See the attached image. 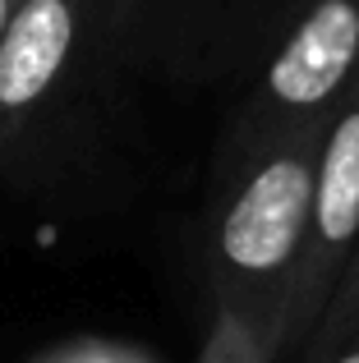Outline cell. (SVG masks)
I'll return each mask as SVG.
<instances>
[{"instance_id": "obj_4", "label": "cell", "mask_w": 359, "mask_h": 363, "mask_svg": "<svg viewBox=\"0 0 359 363\" xmlns=\"http://www.w3.org/2000/svg\"><path fill=\"white\" fill-rule=\"evenodd\" d=\"M134 74L221 79L267 55L290 18V0H111Z\"/></svg>"}, {"instance_id": "obj_2", "label": "cell", "mask_w": 359, "mask_h": 363, "mask_svg": "<svg viewBox=\"0 0 359 363\" xmlns=\"http://www.w3.org/2000/svg\"><path fill=\"white\" fill-rule=\"evenodd\" d=\"M327 124H309L216 170L207 225V290L212 308L240 313L249 327L286 345V318L304 267L314 179Z\"/></svg>"}, {"instance_id": "obj_7", "label": "cell", "mask_w": 359, "mask_h": 363, "mask_svg": "<svg viewBox=\"0 0 359 363\" xmlns=\"http://www.w3.org/2000/svg\"><path fill=\"white\" fill-rule=\"evenodd\" d=\"M355 331H359V253H355L350 272H346L341 290H336V299L327 303V313H323V322H318V331L309 336V350L318 354V350L336 345V340L355 336Z\"/></svg>"}, {"instance_id": "obj_8", "label": "cell", "mask_w": 359, "mask_h": 363, "mask_svg": "<svg viewBox=\"0 0 359 363\" xmlns=\"http://www.w3.org/2000/svg\"><path fill=\"white\" fill-rule=\"evenodd\" d=\"M314 363H359V331L346 336V340H336V345H327V350H318Z\"/></svg>"}, {"instance_id": "obj_5", "label": "cell", "mask_w": 359, "mask_h": 363, "mask_svg": "<svg viewBox=\"0 0 359 363\" xmlns=\"http://www.w3.org/2000/svg\"><path fill=\"white\" fill-rule=\"evenodd\" d=\"M355 253H359V88L350 92V101L327 120V133H323L304 267H299L295 299H290L281 354L318 331L327 303L336 299L346 272H350Z\"/></svg>"}, {"instance_id": "obj_9", "label": "cell", "mask_w": 359, "mask_h": 363, "mask_svg": "<svg viewBox=\"0 0 359 363\" xmlns=\"http://www.w3.org/2000/svg\"><path fill=\"white\" fill-rule=\"evenodd\" d=\"M18 5H23V0H0V42H5V33H9V23H14V14H18Z\"/></svg>"}, {"instance_id": "obj_3", "label": "cell", "mask_w": 359, "mask_h": 363, "mask_svg": "<svg viewBox=\"0 0 359 363\" xmlns=\"http://www.w3.org/2000/svg\"><path fill=\"white\" fill-rule=\"evenodd\" d=\"M359 88V0H304L258 60L226 124L216 170L309 124H327Z\"/></svg>"}, {"instance_id": "obj_1", "label": "cell", "mask_w": 359, "mask_h": 363, "mask_svg": "<svg viewBox=\"0 0 359 363\" xmlns=\"http://www.w3.org/2000/svg\"><path fill=\"white\" fill-rule=\"evenodd\" d=\"M120 74L134 69L111 0H23L0 42V184H60L97 138Z\"/></svg>"}, {"instance_id": "obj_10", "label": "cell", "mask_w": 359, "mask_h": 363, "mask_svg": "<svg viewBox=\"0 0 359 363\" xmlns=\"http://www.w3.org/2000/svg\"><path fill=\"white\" fill-rule=\"evenodd\" d=\"M299 5H304V0H290V14H295V9H299ZM286 23H290V18H286Z\"/></svg>"}, {"instance_id": "obj_6", "label": "cell", "mask_w": 359, "mask_h": 363, "mask_svg": "<svg viewBox=\"0 0 359 363\" xmlns=\"http://www.w3.org/2000/svg\"><path fill=\"white\" fill-rule=\"evenodd\" d=\"M277 359H281L277 345L258 327H249L231 308H212V327H207L198 363H277Z\"/></svg>"}]
</instances>
